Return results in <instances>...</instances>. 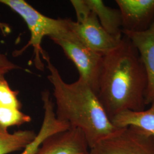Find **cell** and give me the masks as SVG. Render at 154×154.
<instances>
[{
    "instance_id": "6da1fadb",
    "label": "cell",
    "mask_w": 154,
    "mask_h": 154,
    "mask_svg": "<svg viewBox=\"0 0 154 154\" xmlns=\"http://www.w3.org/2000/svg\"><path fill=\"white\" fill-rule=\"evenodd\" d=\"M147 83L137 50L123 34L119 45L103 56L96 93L110 121L125 110H144Z\"/></svg>"
},
{
    "instance_id": "7a4b0ae2",
    "label": "cell",
    "mask_w": 154,
    "mask_h": 154,
    "mask_svg": "<svg viewBox=\"0 0 154 154\" xmlns=\"http://www.w3.org/2000/svg\"><path fill=\"white\" fill-rule=\"evenodd\" d=\"M44 60L49 70L48 79L53 88L58 120L80 130L90 149L121 130L112 125L97 94L87 83L80 78L72 83L66 82L48 54Z\"/></svg>"
},
{
    "instance_id": "3957f363",
    "label": "cell",
    "mask_w": 154,
    "mask_h": 154,
    "mask_svg": "<svg viewBox=\"0 0 154 154\" xmlns=\"http://www.w3.org/2000/svg\"><path fill=\"white\" fill-rule=\"evenodd\" d=\"M0 3L8 6L22 17L26 23L30 33L28 44L20 50L14 52L16 55H20L28 47L34 49V63L41 71L44 69L42 58L46 55L41 44L45 37H50L61 33L68 28L69 19H54L46 16L35 9L23 0H0Z\"/></svg>"
},
{
    "instance_id": "277c9868",
    "label": "cell",
    "mask_w": 154,
    "mask_h": 154,
    "mask_svg": "<svg viewBox=\"0 0 154 154\" xmlns=\"http://www.w3.org/2000/svg\"><path fill=\"white\" fill-rule=\"evenodd\" d=\"M63 51L76 66L79 78L87 83L97 93L103 56L95 52L77 37L69 27L66 30L49 37Z\"/></svg>"
},
{
    "instance_id": "5b68a950",
    "label": "cell",
    "mask_w": 154,
    "mask_h": 154,
    "mask_svg": "<svg viewBox=\"0 0 154 154\" xmlns=\"http://www.w3.org/2000/svg\"><path fill=\"white\" fill-rule=\"evenodd\" d=\"M89 154H154V136L133 127L122 128L90 149Z\"/></svg>"
},
{
    "instance_id": "8992f818",
    "label": "cell",
    "mask_w": 154,
    "mask_h": 154,
    "mask_svg": "<svg viewBox=\"0 0 154 154\" xmlns=\"http://www.w3.org/2000/svg\"><path fill=\"white\" fill-rule=\"evenodd\" d=\"M69 27L83 43L102 55L116 48L123 37L116 38L107 33L92 11L81 21H74L69 19Z\"/></svg>"
},
{
    "instance_id": "52a82bcc",
    "label": "cell",
    "mask_w": 154,
    "mask_h": 154,
    "mask_svg": "<svg viewBox=\"0 0 154 154\" xmlns=\"http://www.w3.org/2000/svg\"><path fill=\"white\" fill-rule=\"evenodd\" d=\"M122 34L131 41L140 55L147 77L146 104H151L154 101V21L145 29H122Z\"/></svg>"
},
{
    "instance_id": "ba28073f",
    "label": "cell",
    "mask_w": 154,
    "mask_h": 154,
    "mask_svg": "<svg viewBox=\"0 0 154 154\" xmlns=\"http://www.w3.org/2000/svg\"><path fill=\"white\" fill-rule=\"evenodd\" d=\"M89 151L82 132L70 127L45 139L35 154H89Z\"/></svg>"
},
{
    "instance_id": "9c48e42d",
    "label": "cell",
    "mask_w": 154,
    "mask_h": 154,
    "mask_svg": "<svg viewBox=\"0 0 154 154\" xmlns=\"http://www.w3.org/2000/svg\"><path fill=\"white\" fill-rule=\"evenodd\" d=\"M121 14L123 30H139L154 14V0H116Z\"/></svg>"
},
{
    "instance_id": "30bf717a",
    "label": "cell",
    "mask_w": 154,
    "mask_h": 154,
    "mask_svg": "<svg viewBox=\"0 0 154 154\" xmlns=\"http://www.w3.org/2000/svg\"><path fill=\"white\" fill-rule=\"evenodd\" d=\"M111 121L116 128L133 127L154 136V101L147 110H125L114 116Z\"/></svg>"
},
{
    "instance_id": "8fae6325",
    "label": "cell",
    "mask_w": 154,
    "mask_h": 154,
    "mask_svg": "<svg viewBox=\"0 0 154 154\" xmlns=\"http://www.w3.org/2000/svg\"><path fill=\"white\" fill-rule=\"evenodd\" d=\"M86 2L107 33L116 38L123 37L122 18L119 10L106 5L101 0H86Z\"/></svg>"
},
{
    "instance_id": "7c38bea8",
    "label": "cell",
    "mask_w": 154,
    "mask_h": 154,
    "mask_svg": "<svg viewBox=\"0 0 154 154\" xmlns=\"http://www.w3.org/2000/svg\"><path fill=\"white\" fill-rule=\"evenodd\" d=\"M44 116L41 127L36 137L23 149L20 154H35L45 139L57 132L69 128V125L58 120L55 116L54 108L50 105L45 106Z\"/></svg>"
},
{
    "instance_id": "4fadbf2b",
    "label": "cell",
    "mask_w": 154,
    "mask_h": 154,
    "mask_svg": "<svg viewBox=\"0 0 154 154\" xmlns=\"http://www.w3.org/2000/svg\"><path fill=\"white\" fill-rule=\"evenodd\" d=\"M37 136L33 130H18L10 133L0 126V154H8L25 149Z\"/></svg>"
},
{
    "instance_id": "5bb4252c",
    "label": "cell",
    "mask_w": 154,
    "mask_h": 154,
    "mask_svg": "<svg viewBox=\"0 0 154 154\" xmlns=\"http://www.w3.org/2000/svg\"><path fill=\"white\" fill-rule=\"evenodd\" d=\"M32 121L31 116L21 110L0 107V126L8 129L9 127L19 126Z\"/></svg>"
},
{
    "instance_id": "9a60e30c",
    "label": "cell",
    "mask_w": 154,
    "mask_h": 154,
    "mask_svg": "<svg viewBox=\"0 0 154 154\" xmlns=\"http://www.w3.org/2000/svg\"><path fill=\"white\" fill-rule=\"evenodd\" d=\"M18 95V91L11 88L5 77L0 78V107L21 110L22 104Z\"/></svg>"
},
{
    "instance_id": "2e32d148",
    "label": "cell",
    "mask_w": 154,
    "mask_h": 154,
    "mask_svg": "<svg viewBox=\"0 0 154 154\" xmlns=\"http://www.w3.org/2000/svg\"><path fill=\"white\" fill-rule=\"evenodd\" d=\"M20 69H21L20 66L13 63L0 51V78L5 77L6 74L9 72Z\"/></svg>"
},
{
    "instance_id": "e0dca14e",
    "label": "cell",
    "mask_w": 154,
    "mask_h": 154,
    "mask_svg": "<svg viewBox=\"0 0 154 154\" xmlns=\"http://www.w3.org/2000/svg\"><path fill=\"white\" fill-rule=\"evenodd\" d=\"M0 31L5 36L11 33V28L8 24L0 21Z\"/></svg>"
}]
</instances>
